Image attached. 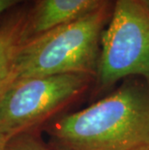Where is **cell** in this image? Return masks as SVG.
<instances>
[{
	"label": "cell",
	"mask_w": 149,
	"mask_h": 150,
	"mask_svg": "<svg viewBox=\"0 0 149 150\" xmlns=\"http://www.w3.org/2000/svg\"><path fill=\"white\" fill-rule=\"evenodd\" d=\"M109 1L112 0H35L27 10L26 40L83 17Z\"/></svg>",
	"instance_id": "cell-5"
},
{
	"label": "cell",
	"mask_w": 149,
	"mask_h": 150,
	"mask_svg": "<svg viewBox=\"0 0 149 150\" xmlns=\"http://www.w3.org/2000/svg\"><path fill=\"white\" fill-rule=\"evenodd\" d=\"M95 81L85 74L16 81L0 103V132L9 140L41 123L80 96Z\"/></svg>",
	"instance_id": "cell-4"
},
{
	"label": "cell",
	"mask_w": 149,
	"mask_h": 150,
	"mask_svg": "<svg viewBox=\"0 0 149 150\" xmlns=\"http://www.w3.org/2000/svg\"><path fill=\"white\" fill-rule=\"evenodd\" d=\"M130 78L149 83V11L138 0H114L101 37L95 81L104 89Z\"/></svg>",
	"instance_id": "cell-3"
},
{
	"label": "cell",
	"mask_w": 149,
	"mask_h": 150,
	"mask_svg": "<svg viewBox=\"0 0 149 150\" xmlns=\"http://www.w3.org/2000/svg\"><path fill=\"white\" fill-rule=\"evenodd\" d=\"M114 0L89 14L25 40L15 60V81L65 74L96 76L101 37Z\"/></svg>",
	"instance_id": "cell-2"
},
{
	"label": "cell",
	"mask_w": 149,
	"mask_h": 150,
	"mask_svg": "<svg viewBox=\"0 0 149 150\" xmlns=\"http://www.w3.org/2000/svg\"><path fill=\"white\" fill-rule=\"evenodd\" d=\"M9 142H10V140L0 132V150H7Z\"/></svg>",
	"instance_id": "cell-9"
},
{
	"label": "cell",
	"mask_w": 149,
	"mask_h": 150,
	"mask_svg": "<svg viewBox=\"0 0 149 150\" xmlns=\"http://www.w3.org/2000/svg\"><path fill=\"white\" fill-rule=\"evenodd\" d=\"M23 1H25V0H0V15L3 12L14 8L15 6L23 3Z\"/></svg>",
	"instance_id": "cell-8"
},
{
	"label": "cell",
	"mask_w": 149,
	"mask_h": 150,
	"mask_svg": "<svg viewBox=\"0 0 149 150\" xmlns=\"http://www.w3.org/2000/svg\"><path fill=\"white\" fill-rule=\"evenodd\" d=\"M7 150H52L29 136H18L10 139Z\"/></svg>",
	"instance_id": "cell-7"
},
{
	"label": "cell",
	"mask_w": 149,
	"mask_h": 150,
	"mask_svg": "<svg viewBox=\"0 0 149 150\" xmlns=\"http://www.w3.org/2000/svg\"><path fill=\"white\" fill-rule=\"evenodd\" d=\"M138 1L149 11V0H138Z\"/></svg>",
	"instance_id": "cell-10"
},
{
	"label": "cell",
	"mask_w": 149,
	"mask_h": 150,
	"mask_svg": "<svg viewBox=\"0 0 149 150\" xmlns=\"http://www.w3.org/2000/svg\"><path fill=\"white\" fill-rule=\"evenodd\" d=\"M60 150H149V83L130 78L89 107L49 128Z\"/></svg>",
	"instance_id": "cell-1"
},
{
	"label": "cell",
	"mask_w": 149,
	"mask_h": 150,
	"mask_svg": "<svg viewBox=\"0 0 149 150\" xmlns=\"http://www.w3.org/2000/svg\"><path fill=\"white\" fill-rule=\"evenodd\" d=\"M26 9H18L5 18L0 25V103L15 82V60L18 50L25 40Z\"/></svg>",
	"instance_id": "cell-6"
}]
</instances>
